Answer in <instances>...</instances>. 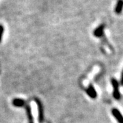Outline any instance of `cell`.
I'll list each match as a JSON object with an SVG mask.
<instances>
[{
	"instance_id": "8992f818",
	"label": "cell",
	"mask_w": 123,
	"mask_h": 123,
	"mask_svg": "<svg viewBox=\"0 0 123 123\" xmlns=\"http://www.w3.org/2000/svg\"><path fill=\"white\" fill-rule=\"evenodd\" d=\"M12 105L15 107H25V102L23 99L19 98H16L12 101Z\"/></svg>"
},
{
	"instance_id": "5b68a950",
	"label": "cell",
	"mask_w": 123,
	"mask_h": 123,
	"mask_svg": "<svg viewBox=\"0 0 123 123\" xmlns=\"http://www.w3.org/2000/svg\"><path fill=\"white\" fill-rule=\"evenodd\" d=\"M86 93L88 94V96L92 98H96L97 97V93L95 90L94 88L92 85H90L88 89L86 90Z\"/></svg>"
},
{
	"instance_id": "6da1fadb",
	"label": "cell",
	"mask_w": 123,
	"mask_h": 123,
	"mask_svg": "<svg viewBox=\"0 0 123 123\" xmlns=\"http://www.w3.org/2000/svg\"><path fill=\"white\" fill-rule=\"evenodd\" d=\"M35 102L37 105L38 111V121L40 123H43L44 121V107L39 99L35 98Z\"/></svg>"
},
{
	"instance_id": "30bf717a",
	"label": "cell",
	"mask_w": 123,
	"mask_h": 123,
	"mask_svg": "<svg viewBox=\"0 0 123 123\" xmlns=\"http://www.w3.org/2000/svg\"><path fill=\"white\" fill-rule=\"evenodd\" d=\"M120 84L123 86V73H122V75H121V77H120Z\"/></svg>"
},
{
	"instance_id": "3957f363",
	"label": "cell",
	"mask_w": 123,
	"mask_h": 123,
	"mask_svg": "<svg viewBox=\"0 0 123 123\" xmlns=\"http://www.w3.org/2000/svg\"><path fill=\"white\" fill-rule=\"evenodd\" d=\"M112 114L114 116V118L119 123H123V116L120 112V111L117 109H113L112 110Z\"/></svg>"
},
{
	"instance_id": "7a4b0ae2",
	"label": "cell",
	"mask_w": 123,
	"mask_h": 123,
	"mask_svg": "<svg viewBox=\"0 0 123 123\" xmlns=\"http://www.w3.org/2000/svg\"><path fill=\"white\" fill-rule=\"evenodd\" d=\"M111 84L113 86V96L115 99L119 100L120 98V93L119 92V84L115 79H111Z\"/></svg>"
},
{
	"instance_id": "52a82bcc",
	"label": "cell",
	"mask_w": 123,
	"mask_h": 123,
	"mask_svg": "<svg viewBox=\"0 0 123 123\" xmlns=\"http://www.w3.org/2000/svg\"><path fill=\"white\" fill-rule=\"evenodd\" d=\"M104 27L105 25H101L97 27L95 29V30L94 31V35L96 37H101L103 34V30H104Z\"/></svg>"
},
{
	"instance_id": "9c48e42d",
	"label": "cell",
	"mask_w": 123,
	"mask_h": 123,
	"mask_svg": "<svg viewBox=\"0 0 123 123\" xmlns=\"http://www.w3.org/2000/svg\"><path fill=\"white\" fill-rule=\"evenodd\" d=\"M4 27L2 25L0 24V43L1 42V40H2V37H3V34H4Z\"/></svg>"
},
{
	"instance_id": "ba28073f",
	"label": "cell",
	"mask_w": 123,
	"mask_h": 123,
	"mask_svg": "<svg viewBox=\"0 0 123 123\" xmlns=\"http://www.w3.org/2000/svg\"><path fill=\"white\" fill-rule=\"evenodd\" d=\"M123 9V0H118L116 6L115 8V12L116 14H120Z\"/></svg>"
},
{
	"instance_id": "277c9868",
	"label": "cell",
	"mask_w": 123,
	"mask_h": 123,
	"mask_svg": "<svg viewBox=\"0 0 123 123\" xmlns=\"http://www.w3.org/2000/svg\"><path fill=\"white\" fill-rule=\"evenodd\" d=\"M26 110L27 116V119H28V123H34V117L31 113V107L29 105H26L24 107Z\"/></svg>"
}]
</instances>
